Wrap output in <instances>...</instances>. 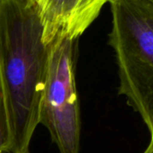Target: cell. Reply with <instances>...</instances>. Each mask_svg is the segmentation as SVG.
Listing matches in <instances>:
<instances>
[{
	"instance_id": "1",
	"label": "cell",
	"mask_w": 153,
	"mask_h": 153,
	"mask_svg": "<svg viewBox=\"0 0 153 153\" xmlns=\"http://www.w3.org/2000/svg\"><path fill=\"white\" fill-rule=\"evenodd\" d=\"M48 62L49 46L42 41L36 4L0 0V85L9 131L7 153H31Z\"/></svg>"
},
{
	"instance_id": "2",
	"label": "cell",
	"mask_w": 153,
	"mask_h": 153,
	"mask_svg": "<svg viewBox=\"0 0 153 153\" xmlns=\"http://www.w3.org/2000/svg\"><path fill=\"white\" fill-rule=\"evenodd\" d=\"M108 44L118 68L119 95L142 118L153 142V0H109Z\"/></svg>"
},
{
	"instance_id": "3",
	"label": "cell",
	"mask_w": 153,
	"mask_h": 153,
	"mask_svg": "<svg viewBox=\"0 0 153 153\" xmlns=\"http://www.w3.org/2000/svg\"><path fill=\"white\" fill-rule=\"evenodd\" d=\"M79 40H57L49 45L48 72L41 104L40 124L59 153H79L81 119L76 86Z\"/></svg>"
},
{
	"instance_id": "4",
	"label": "cell",
	"mask_w": 153,
	"mask_h": 153,
	"mask_svg": "<svg viewBox=\"0 0 153 153\" xmlns=\"http://www.w3.org/2000/svg\"><path fill=\"white\" fill-rule=\"evenodd\" d=\"M109 0H37L42 41L49 46L57 40H79L98 17Z\"/></svg>"
},
{
	"instance_id": "5",
	"label": "cell",
	"mask_w": 153,
	"mask_h": 153,
	"mask_svg": "<svg viewBox=\"0 0 153 153\" xmlns=\"http://www.w3.org/2000/svg\"><path fill=\"white\" fill-rule=\"evenodd\" d=\"M9 143V131L5 111L3 94L0 85V153H7Z\"/></svg>"
},
{
	"instance_id": "6",
	"label": "cell",
	"mask_w": 153,
	"mask_h": 153,
	"mask_svg": "<svg viewBox=\"0 0 153 153\" xmlns=\"http://www.w3.org/2000/svg\"><path fill=\"white\" fill-rule=\"evenodd\" d=\"M143 153H153V142H149V146Z\"/></svg>"
},
{
	"instance_id": "7",
	"label": "cell",
	"mask_w": 153,
	"mask_h": 153,
	"mask_svg": "<svg viewBox=\"0 0 153 153\" xmlns=\"http://www.w3.org/2000/svg\"><path fill=\"white\" fill-rule=\"evenodd\" d=\"M29 1H31V2H33V3H35V4H36L37 0H29Z\"/></svg>"
}]
</instances>
